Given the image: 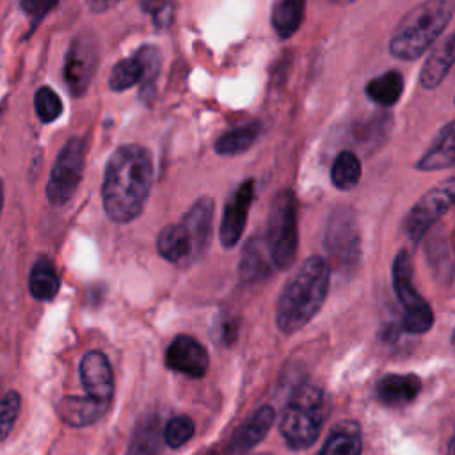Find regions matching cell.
Segmentation results:
<instances>
[{
	"mask_svg": "<svg viewBox=\"0 0 455 455\" xmlns=\"http://www.w3.org/2000/svg\"><path fill=\"white\" fill-rule=\"evenodd\" d=\"M153 183L149 153L137 144L117 148L105 167L103 206L110 220L130 222L142 212Z\"/></svg>",
	"mask_w": 455,
	"mask_h": 455,
	"instance_id": "1",
	"label": "cell"
},
{
	"mask_svg": "<svg viewBox=\"0 0 455 455\" xmlns=\"http://www.w3.org/2000/svg\"><path fill=\"white\" fill-rule=\"evenodd\" d=\"M329 263L322 256H309L283 286L275 304L279 331L291 334L302 329L322 307L329 291Z\"/></svg>",
	"mask_w": 455,
	"mask_h": 455,
	"instance_id": "2",
	"label": "cell"
},
{
	"mask_svg": "<svg viewBox=\"0 0 455 455\" xmlns=\"http://www.w3.org/2000/svg\"><path fill=\"white\" fill-rule=\"evenodd\" d=\"M455 12V0H425L412 7L395 27L389 52L400 60L423 55L444 32Z\"/></svg>",
	"mask_w": 455,
	"mask_h": 455,
	"instance_id": "3",
	"label": "cell"
},
{
	"mask_svg": "<svg viewBox=\"0 0 455 455\" xmlns=\"http://www.w3.org/2000/svg\"><path fill=\"white\" fill-rule=\"evenodd\" d=\"M329 416V400L325 393L313 386L302 384L284 405L279 430L291 450L309 448L320 435Z\"/></svg>",
	"mask_w": 455,
	"mask_h": 455,
	"instance_id": "4",
	"label": "cell"
},
{
	"mask_svg": "<svg viewBox=\"0 0 455 455\" xmlns=\"http://www.w3.org/2000/svg\"><path fill=\"white\" fill-rule=\"evenodd\" d=\"M265 242L274 268L286 270L293 265L299 247L297 197L291 190H281L270 204Z\"/></svg>",
	"mask_w": 455,
	"mask_h": 455,
	"instance_id": "5",
	"label": "cell"
},
{
	"mask_svg": "<svg viewBox=\"0 0 455 455\" xmlns=\"http://www.w3.org/2000/svg\"><path fill=\"white\" fill-rule=\"evenodd\" d=\"M393 288L403 309V329L412 334L427 332L434 323V313L414 286L412 263L407 251H400L393 261Z\"/></svg>",
	"mask_w": 455,
	"mask_h": 455,
	"instance_id": "6",
	"label": "cell"
},
{
	"mask_svg": "<svg viewBox=\"0 0 455 455\" xmlns=\"http://www.w3.org/2000/svg\"><path fill=\"white\" fill-rule=\"evenodd\" d=\"M85 162V144L78 137H71L60 149L46 185V197L53 206H64L71 201L82 178Z\"/></svg>",
	"mask_w": 455,
	"mask_h": 455,
	"instance_id": "7",
	"label": "cell"
},
{
	"mask_svg": "<svg viewBox=\"0 0 455 455\" xmlns=\"http://www.w3.org/2000/svg\"><path fill=\"white\" fill-rule=\"evenodd\" d=\"M455 204V176L427 190L409 210L403 229L409 240L418 242Z\"/></svg>",
	"mask_w": 455,
	"mask_h": 455,
	"instance_id": "8",
	"label": "cell"
},
{
	"mask_svg": "<svg viewBox=\"0 0 455 455\" xmlns=\"http://www.w3.org/2000/svg\"><path fill=\"white\" fill-rule=\"evenodd\" d=\"M323 245L336 267H352L359 259L361 242L357 220L352 210L338 208L331 213Z\"/></svg>",
	"mask_w": 455,
	"mask_h": 455,
	"instance_id": "9",
	"label": "cell"
},
{
	"mask_svg": "<svg viewBox=\"0 0 455 455\" xmlns=\"http://www.w3.org/2000/svg\"><path fill=\"white\" fill-rule=\"evenodd\" d=\"M98 64V43L94 36H76L64 57V80L73 96H82Z\"/></svg>",
	"mask_w": 455,
	"mask_h": 455,
	"instance_id": "10",
	"label": "cell"
},
{
	"mask_svg": "<svg viewBox=\"0 0 455 455\" xmlns=\"http://www.w3.org/2000/svg\"><path fill=\"white\" fill-rule=\"evenodd\" d=\"M254 197V181L245 180L242 181L228 197L224 212H222V220L219 228V236L220 242L226 249L235 247L243 233L247 213L251 208Z\"/></svg>",
	"mask_w": 455,
	"mask_h": 455,
	"instance_id": "11",
	"label": "cell"
},
{
	"mask_svg": "<svg viewBox=\"0 0 455 455\" xmlns=\"http://www.w3.org/2000/svg\"><path fill=\"white\" fill-rule=\"evenodd\" d=\"M165 364L176 373L201 379L208 371L210 357L206 348L196 338L180 334L169 343L165 350Z\"/></svg>",
	"mask_w": 455,
	"mask_h": 455,
	"instance_id": "12",
	"label": "cell"
},
{
	"mask_svg": "<svg viewBox=\"0 0 455 455\" xmlns=\"http://www.w3.org/2000/svg\"><path fill=\"white\" fill-rule=\"evenodd\" d=\"M80 379L87 396L103 403L110 402L114 395V373L103 352L91 350L82 357Z\"/></svg>",
	"mask_w": 455,
	"mask_h": 455,
	"instance_id": "13",
	"label": "cell"
},
{
	"mask_svg": "<svg viewBox=\"0 0 455 455\" xmlns=\"http://www.w3.org/2000/svg\"><path fill=\"white\" fill-rule=\"evenodd\" d=\"M213 212H215L213 199L201 197L188 208V212L180 220V226L190 243L194 261L203 256V252L206 251V247L210 243L212 226H213Z\"/></svg>",
	"mask_w": 455,
	"mask_h": 455,
	"instance_id": "14",
	"label": "cell"
},
{
	"mask_svg": "<svg viewBox=\"0 0 455 455\" xmlns=\"http://www.w3.org/2000/svg\"><path fill=\"white\" fill-rule=\"evenodd\" d=\"M275 419V412L270 405L259 407L251 418H247L231 435L229 439V451L231 453H243L254 448L272 428Z\"/></svg>",
	"mask_w": 455,
	"mask_h": 455,
	"instance_id": "15",
	"label": "cell"
},
{
	"mask_svg": "<svg viewBox=\"0 0 455 455\" xmlns=\"http://www.w3.org/2000/svg\"><path fill=\"white\" fill-rule=\"evenodd\" d=\"M451 167H455V119L441 128L416 162L418 171H443Z\"/></svg>",
	"mask_w": 455,
	"mask_h": 455,
	"instance_id": "16",
	"label": "cell"
},
{
	"mask_svg": "<svg viewBox=\"0 0 455 455\" xmlns=\"http://www.w3.org/2000/svg\"><path fill=\"white\" fill-rule=\"evenodd\" d=\"M421 389V380L414 373H389L377 384V396L387 407L411 403Z\"/></svg>",
	"mask_w": 455,
	"mask_h": 455,
	"instance_id": "17",
	"label": "cell"
},
{
	"mask_svg": "<svg viewBox=\"0 0 455 455\" xmlns=\"http://www.w3.org/2000/svg\"><path fill=\"white\" fill-rule=\"evenodd\" d=\"M455 62V30L446 36L427 57L421 71L419 84L425 89H435L448 75Z\"/></svg>",
	"mask_w": 455,
	"mask_h": 455,
	"instance_id": "18",
	"label": "cell"
},
{
	"mask_svg": "<svg viewBox=\"0 0 455 455\" xmlns=\"http://www.w3.org/2000/svg\"><path fill=\"white\" fill-rule=\"evenodd\" d=\"M274 268L265 236L256 235L252 236L242 251L240 256V265H238V274L242 277V281L245 283H254V281H261L265 279Z\"/></svg>",
	"mask_w": 455,
	"mask_h": 455,
	"instance_id": "19",
	"label": "cell"
},
{
	"mask_svg": "<svg viewBox=\"0 0 455 455\" xmlns=\"http://www.w3.org/2000/svg\"><path fill=\"white\" fill-rule=\"evenodd\" d=\"M107 407L108 403L91 396H64L59 403V416L71 427H85L96 423L107 412Z\"/></svg>",
	"mask_w": 455,
	"mask_h": 455,
	"instance_id": "20",
	"label": "cell"
},
{
	"mask_svg": "<svg viewBox=\"0 0 455 455\" xmlns=\"http://www.w3.org/2000/svg\"><path fill=\"white\" fill-rule=\"evenodd\" d=\"M361 428L354 421L338 423L316 455H361Z\"/></svg>",
	"mask_w": 455,
	"mask_h": 455,
	"instance_id": "21",
	"label": "cell"
},
{
	"mask_svg": "<svg viewBox=\"0 0 455 455\" xmlns=\"http://www.w3.org/2000/svg\"><path fill=\"white\" fill-rule=\"evenodd\" d=\"M304 11L306 0H274L272 27L275 34L283 39L291 37L304 20Z\"/></svg>",
	"mask_w": 455,
	"mask_h": 455,
	"instance_id": "22",
	"label": "cell"
},
{
	"mask_svg": "<svg viewBox=\"0 0 455 455\" xmlns=\"http://www.w3.org/2000/svg\"><path fill=\"white\" fill-rule=\"evenodd\" d=\"M59 286L60 281L53 263L44 256L37 258L28 277V288L32 297L37 300H52L57 295Z\"/></svg>",
	"mask_w": 455,
	"mask_h": 455,
	"instance_id": "23",
	"label": "cell"
},
{
	"mask_svg": "<svg viewBox=\"0 0 455 455\" xmlns=\"http://www.w3.org/2000/svg\"><path fill=\"white\" fill-rule=\"evenodd\" d=\"M403 92V78L398 71H386L366 84V96L379 107L395 105Z\"/></svg>",
	"mask_w": 455,
	"mask_h": 455,
	"instance_id": "24",
	"label": "cell"
},
{
	"mask_svg": "<svg viewBox=\"0 0 455 455\" xmlns=\"http://www.w3.org/2000/svg\"><path fill=\"white\" fill-rule=\"evenodd\" d=\"M259 133H261L259 123H247V124L236 126L219 137V140L215 142V151L219 155L243 153L258 140Z\"/></svg>",
	"mask_w": 455,
	"mask_h": 455,
	"instance_id": "25",
	"label": "cell"
},
{
	"mask_svg": "<svg viewBox=\"0 0 455 455\" xmlns=\"http://www.w3.org/2000/svg\"><path fill=\"white\" fill-rule=\"evenodd\" d=\"M361 162L352 151H341L331 167V181L338 190H352L361 180Z\"/></svg>",
	"mask_w": 455,
	"mask_h": 455,
	"instance_id": "26",
	"label": "cell"
},
{
	"mask_svg": "<svg viewBox=\"0 0 455 455\" xmlns=\"http://www.w3.org/2000/svg\"><path fill=\"white\" fill-rule=\"evenodd\" d=\"M144 80V64L133 53L132 57L121 59L110 71L108 85L112 91H124Z\"/></svg>",
	"mask_w": 455,
	"mask_h": 455,
	"instance_id": "27",
	"label": "cell"
},
{
	"mask_svg": "<svg viewBox=\"0 0 455 455\" xmlns=\"http://www.w3.org/2000/svg\"><path fill=\"white\" fill-rule=\"evenodd\" d=\"M160 451V434L156 418H146L137 425L128 455H158Z\"/></svg>",
	"mask_w": 455,
	"mask_h": 455,
	"instance_id": "28",
	"label": "cell"
},
{
	"mask_svg": "<svg viewBox=\"0 0 455 455\" xmlns=\"http://www.w3.org/2000/svg\"><path fill=\"white\" fill-rule=\"evenodd\" d=\"M135 55L144 64V80L140 82V98L144 101H151L155 96V84L160 71V53L155 46H142L135 52Z\"/></svg>",
	"mask_w": 455,
	"mask_h": 455,
	"instance_id": "29",
	"label": "cell"
},
{
	"mask_svg": "<svg viewBox=\"0 0 455 455\" xmlns=\"http://www.w3.org/2000/svg\"><path fill=\"white\" fill-rule=\"evenodd\" d=\"M196 427L188 416H174L165 423L164 439L165 444L171 448H180L194 435Z\"/></svg>",
	"mask_w": 455,
	"mask_h": 455,
	"instance_id": "30",
	"label": "cell"
},
{
	"mask_svg": "<svg viewBox=\"0 0 455 455\" xmlns=\"http://www.w3.org/2000/svg\"><path fill=\"white\" fill-rule=\"evenodd\" d=\"M36 114L43 123H52L62 114V101L59 94L50 87H41L34 98Z\"/></svg>",
	"mask_w": 455,
	"mask_h": 455,
	"instance_id": "31",
	"label": "cell"
},
{
	"mask_svg": "<svg viewBox=\"0 0 455 455\" xmlns=\"http://www.w3.org/2000/svg\"><path fill=\"white\" fill-rule=\"evenodd\" d=\"M20 407H21V398L16 391H7L0 396V441H4L20 414Z\"/></svg>",
	"mask_w": 455,
	"mask_h": 455,
	"instance_id": "32",
	"label": "cell"
},
{
	"mask_svg": "<svg viewBox=\"0 0 455 455\" xmlns=\"http://www.w3.org/2000/svg\"><path fill=\"white\" fill-rule=\"evenodd\" d=\"M140 7L148 12L156 27H169L174 18V0H140Z\"/></svg>",
	"mask_w": 455,
	"mask_h": 455,
	"instance_id": "33",
	"label": "cell"
},
{
	"mask_svg": "<svg viewBox=\"0 0 455 455\" xmlns=\"http://www.w3.org/2000/svg\"><path fill=\"white\" fill-rule=\"evenodd\" d=\"M21 9L36 21H39L53 5L57 0H20Z\"/></svg>",
	"mask_w": 455,
	"mask_h": 455,
	"instance_id": "34",
	"label": "cell"
},
{
	"mask_svg": "<svg viewBox=\"0 0 455 455\" xmlns=\"http://www.w3.org/2000/svg\"><path fill=\"white\" fill-rule=\"evenodd\" d=\"M236 320L235 318H219V323H217V339L219 343H233L236 339Z\"/></svg>",
	"mask_w": 455,
	"mask_h": 455,
	"instance_id": "35",
	"label": "cell"
},
{
	"mask_svg": "<svg viewBox=\"0 0 455 455\" xmlns=\"http://www.w3.org/2000/svg\"><path fill=\"white\" fill-rule=\"evenodd\" d=\"M85 2H87V5H89L91 11H94V12H103V11H107V9L114 7V5H117V4L123 2V0H85Z\"/></svg>",
	"mask_w": 455,
	"mask_h": 455,
	"instance_id": "36",
	"label": "cell"
},
{
	"mask_svg": "<svg viewBox=\"0 0 455 455\" xmlns=\"http://www.w3.org/2000/svg\"><path fill=\"white\" fill-rule=\"evenodd\" d=\"M446 455H455V432H453V437L450 441V446H448V453Z\"/></svg>",
	"mask_w": 455,
	"mask_h": 455,
	"instance_id": "37",
	"label": "cell"
},
{
	"mask_svg": "<svg viewBox=\"0 0 455 455\" xmlns=\"http://www.w3.org/2000/svg\"><path fill=\"white\" fill-rule=\"evenodd\" d=\"M332 4H336V5H348V4H352V2H355V0H331Z\"/></svg>",
	"mask_w": 455,
	"mask_h": 455,
	"instance_id": "38",
	"label": "cell"
},
{
	"mask_svg": "<svg viewBox=\"0 0 455 455\" xmlns=\"http://www.w3.org/2000/svg\"><path fill=\"white\" fill-rule=\"evenodd\" d=\"M2 204H4V185L0 181V212H2Z\"/></svg>",
	"mask_w": 455,
	"mask_h": 455,
	"instance_id": "39",
	"label": "cell"
},
{
	"mask_svg": "<svg viewBox=\"0 0 455 455\" xmlns=\"http://www.w3.org/2000/svg\"><path fill=\"white\" fill-rule=\"evenodd\" d=\"M451 343H453V347H455V332H453V336H451Z\"/></svg>",
	"mask_w": 455,
	"mask_h": 455,
	"instance_id": "40",
	"label": "cell"
},
{
	"mask_svg": "<svg viewBox=\"0 0 455 455\" xmlns=\"http://www.w3.org/2000/svg\"><path fill=\"white\" fill-rule=\"evenodd\" d=\"M263 455H268V453H263Z\"/></svg>",
	"mask_w": 455,
	"mask_h": 455,
	"instance_id": "41",
	"label": "cell"
}]
</instances>
